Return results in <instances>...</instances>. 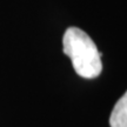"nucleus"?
<instances>
[{
  "instance_id": "nucleus-1",
  "label": "nucleus",
  "mask_w": 127,
  "mask_h": 127,
  "mask_svg": "<svg viewBox=\"0 0 127 127\" xmlns=\"http://www.w3.org/2000/svg\"><path fill=\"white\" fill-rule=\"evenodd\" d=\"M64 53L71 59L78 75L94 79L102 71L101 55L94 41L86 32L78 27H68L63 39Z\"/></svg>"
},
{
  "instance_id": "nucleus-2",
  "label": "nucleus",
  "mask_w": 127,
  "mask_h": 127,
  "mask_svg": "<svg viewBox=\"0 0 127 127\" xmlns=\"http://www.w3.org/2000/svg\"><path fill=\"white\" fill-rule=\"evenodd\" d=\"M111 127H127V91L117 101L109 117Z\"/></svg>"
}]
</instances>
